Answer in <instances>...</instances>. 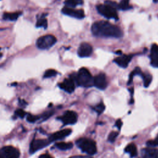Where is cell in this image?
I'll list each match as a JSON object with an SVG mask.
<instances>
[{"label": "cell", "mask_w": 158, "mask_h": 158, "mask_svg": "<svg viewBox=\"0 0 158 158\" xmlns=\"http://www.w3.org/2000/svg\"><path fill=\"white\" fill-rule=\"evenodd\" d=\"M93 85L99 89H104L107 86V82L106 75L104 73H100L93 78Z\"/></svg>", "instance_id": "10"}, {"label": "cell", "mask_w": 158, "mask_h": 158, "mask_svg": "<svg viewBox=\"0 0 158 158\" xmlns=\"http://www.w3.org/2000/svg\"><path fill=\"white\" fill-rule=\"evenodd\" d=\"M57 41L56 37L51 35H47L40 37L36 41V46L40 49H48L51 48Z\"/></svg>", "instance_id": "5"}, {"label": "cell", "mask_w": 158, "mask_h": 158, "mask_svg": "<svg viewBox=\"0 0 158 158\" xmlns=\"http://www.w3.org/2000/svg\"><path fill=\"white\" fill-rule=\"evenodd\" d=\"M54 112L52 111V110H49V111H48V112H46L44 113H43L42 115H41V118H43V120H46L48 119L49 117H50L52 114H53Z\"/></svg>", "instance_id": "30"}, {"label": "cell", "mask_w": 158, "mask_h": 158, "mask_svg": "<svg viewBox=\"0 0 158 158\" xmlns=\"http://www.w3.org/2000/svg\"><path fill=\"white\" fill-rule=\"evenodd\" d=\"M15 115L20 118H23L25 117V115H26V113L24 110H23L22 109H17L15 110Z\"/></svg>", "instance_id": "29"}, {"label": "cell", "mask_w": 158, "mask_h": 158, "mask_svg": "<svg viewBox=\"0 0 158 158\" xmlns=\"http://www.w3.org/2000/svg\"><path fill=\"white\" fill-rule=\"evenodd\" d=\"M57 118L61 120L64 125H72L77 121V114L73 111L68 110Z\"/></svg>", "instance_id": "7"}, {"label": "cell", "mask_w": 158, "mask_h": 158, "mask_svg": "<svg viewBox=\"0 0 158 158\" xmlns=\"http://www.w3.org/2000/svg\"><path fill=\"white\" fill-rule=\"evenodd\" d=\"M132 73H133L134 76H135V75H139V76H141V77L143 75V73L142 72L141 69H140L139 67H136L135 68V69L132 71Z\"/></svg>", "instance_id": "32"}, {"label": "cell", "mask_w": 158, "mask_h": 158, "mask_svg": "<svg viewBox=\"0 0 158 158\" xmlns=\"http://www.w3.org/2000/svg\"><path fill=\"white\" fill-rule=\"evenodd\" d=\"M98 12L105 18L109 19H114L117 20L118 19V14L117 12V9L112 6L107 4H99L96 6Z\"/></svg>", "instance_id": "4"}, {"label": "cell", "mask_w": 158, "mask_h": 158, "mask_svg": "<svg viewBox=\"0 0 158 158\" xmlns=\"http://www.w3.org/2000/svg\"><path fill=\"white\" fill-rule=\"evenodd\" d=\"M64 3L66 7L74 8L77 6L83 4V0H65Z\"/></svg>", "instance_id": "19"}, {"label": "cell", "mask_w": 158, "mask_h": 158, "mask_svg": "<svg viewBox=\"0 0 158 158\" xmlns=\"http://www.w3.org/2000/svg\"><path fill=\"white\" fill-rule=\"evenodd\" d=\"M118 136V133L116 131H112L108 136V141L110 143H113L115 141L116 138Z\"/></svg>", "instance_id": "27"}, {"label": "cell", "mask_w": 158, "mask_h": 158, "mask_svg": "<svg viewBox=\"0 0 158 158\" xmlns=\"http://www.w3.org/2000/svg\"><path fill=\"white\" fill-rule=\"evenodd\" d=\"M59 86L65 91L71 93L74 91L75 88V81L70 77L69 78H65L62 83H59Z\"/></svg>", "instance_id": "12"}, {"label": "cell", "mask_w": 158, "mask_h": 158, "mask_svg": "<svg viewBox=\"0 0 158 158\" xmlns=\"http://www.w3.org/2000/svg\"><path fill=\"white\" fill-rule=\"evenodd\" d=\"M91 30L93 35L98 37L118 38L123 36V32L119 27L106 21L94 22Z\"/></svg>", "instance_id": "1"}, {"label": "cell", "mask_w": 158, "mask_h": 158, "mask_svg": "<svg viewBox=\"0 0 158 158\" xmlns=\"http://www.w3.org/2000/svg\"><path fill=\"white\" fill-rule=\"evenodd\" d=\"M62 12L65 15L78 19H81L85 17V13L82 9H75L65 6L62 9Z\"/></svg>", "instance_id": "9"}, {"label": "cell", "mask_w": 158, "mask_h": 158, "mask_svg": "<svg viewBox=\"0 0 158 158\" xmlns=\"http://www.w3.org/2000/svg\"><path fill=\"white\" fill-rule=\"evenodd\" d=\"M0 50H1V48H0Z\"/></svg>", "instance_id": "39"}, {"label": "cell", "mask_w": 158, "mask_h": 158, "mask_svg": "<svg viewBox=\"0 0 158 158\" xmlns=\"http://www.w3.org/2000/svg\"><path fill=\"white\" fill-rule=\"evenodd\" d=\"M70 77L78 86L86 88L93 86V77L86 68H81L77 74H72Z\"/></svg>", "instance_id": "2"}, {"label": "cell", "mask_w": 158, "mask_h": 158, "mask_svg": "<svg viewBox=\"0 0 158 158\" xmlns=\"http://www.w3.org/2000/svg\"><path fill=\"white\" fill-rule=\"evenodd\" d=\"M154 2H158V0H153Z\"/></svg>", "instance_id": "38"}, {"label": "cell", "mask_w": 158, "mask_h": 158, "mask_svg": "<svg viewBox=\"0 0 158 158\" xmlns=\"http://www.w3.org/2000/svg\"><path fill=\"white\" fill-rule=\"evenodd\" d=\"M93 109L99 115V114H102L104 112V110H105V106L102 102H100L98 105L93 107Z\"/></svg>", "instance_id": "24"}, {"label": "cell", "mask_w": 158, "mask_h": 158, "mask_svg": "<svg viewBox=\"0 0 158 158\" xmlns=\"http://www.w3.org/2000/svg\"><path fill=\"white\" fill-rule=\"evenodd\" d=\"M70 158H92V157L89 156H75L70 157Z\"/></svg>", "instance_id": "35"}, {"label": "cell", "mask_w": 158, "mask_h": 158, "mask_svg": "<svg viewBox=\"0 0 158 158\" xmlns=\"http://www.w3.org/2000/svg\"><path fill=\"white\" fill-rule=\"evenodd\" d=\"M76 144L83 152L89 155H93L97 152L96 143L91 139L80 138L76 141Z\"/></svg>", "instance_id": "3"}, {"label": "cell", "mask_w": 158, "mask_h": 158, "mask_svg": "<svg viewBox=\"0 0 158 158\" xmlns=\"http://www.w3.org/2000/svg\"><path fill=\"white\" fill-rule=\"evenodd\" d=\"M71 132H72V130L70 129H64L52 134L49 137L48 139L49 140L50 142H52L59 139H62L65 137L69 136L71 133Z\"/></svg>", "instance_id": "13"}, {"label": "cell", "mask_w": 158, "mask_h": 158, "mask_svg": "<svg viewBox=\"0 0 158 158\" xmlns=\"http://www.w3.org/2000/svg\"><path fill=\"white\" fill-rule=\"evenodd\" d=\"M141 158H158V149L151 147L144 148L141 152Z\"/></svg>", "instance_id": "15"}, {"label": "cell", "mask_w": 158, "mask_h": 158, "mask_svg": "<svg viewBox=\"0 0 158 158\" xmlns=\"http://www.w3.org/2000/svg\"><path fill=\"white\" fill-rule=\"evenodd\" d=\"M116 54H118V55H121L122 54V51H116L115 52Z\"/></svg>", "instance_id": "37"}, {"label": "cell", "mask_w": 158, "mask_h": 158, "mask_svg": "<svg viewBox=\"0 0 158 158\" xmlns=\"http://www.w3.org/2000/svg\"><path fill=\"white\" fill-rule=\"evenodd\" d=\"M151 65L156 68H158V45L153 44L151 46L150 53Z\"/></svg>", "instance_id": "16"}, {"label": "cell", "mask_w": 158, "mask_h": 158, "mask_svg": "<svg viewBox=\"0 0 158 158\" xmlns=\"http://www.w3.org/2000/svg\"><path fill=\"white\" fill-rule=\"evenodd\" d=\"M36 26L37 27H43L44 28H47V27H48V21H47V19L45 18L44 15H43L42 17H41V18H40L37 20Z\"/></svg>", "instance_id": "23"}, {"label": "cell", "mask_w": 158, "mask_h": 158, "mask_svg": "<svg viewBox=\"0 0 158 158\" xmlns=\"http://www.w3.org/2000/svg\"><path fill=\"white\" fill-rule=\"evenodd\" d=\"M19 105L22 107H25V106L27 104L26 101L23 99H19Z\"/></svg>", "instance_id": "34"}, {"label": "cell", "mask_w": 158, "mask_h": 158, "mask_svg": "<svg viewBox=\"0 0 158 158\" xmlns=\"http://www.w3.org/2000/svg\"><path fill=\"white\" fill-rule=\"evenodd\" d=\"M104 4H107V5H109L110 6H112V7L115 8L116 9H118V4H117L115 2L112 1L110 0H107L104 2Z\"/></svg>", "instance_id": "31"}, {"label": "cell", "mask_w": 158, "mask_h": 158, "mask_svg": "<svg viewBox=\"0 0 158 158\" xmlns=\"http://www.w3.org/2000/svg\"><path fill=\"white\" fill-rule=\"evenodd\" d=\"M56 146L60 150H68L70 149L73 147V144L72 143H64L60 142L56 144Z\"/></svg>", "instance_id": "21"}, {"label": "cell", "mask_w": 158, "mask_h": 158, "mask_svg": "<svg viewBox=\"0 0 158 158\" xmlns=\"http://www.w3.org/2000/svg\"><path fill=\"white\" fill-rule=\"evenodd\" d=\"M39 158H52V157L48 154H41V156H40Z\"/></svg>", "instance_id": "36"}, {"label": "cell", "mask_w": 158, "mask_h": 158, "mask_svg": "<svg viewBox=\"0 0 158 158\" xmlns=\"http://www.w3.org/2000/svg\"><path fill=\"white\" fill-rule=\"evenodd\" d=\"M21 12H14V13H4L3 14V19L7 20L14 21L16 20L19 17L20 15Z\"/></svg>", "instance_id": "18"}, {"label": "cell", "mask_w": 158, "mask_h": 158, "mask_svg": "<svg viewBox=\"0 0 158 158\" xmlns=\"http://www.w3.org/2000/svg\"><path fill=\"white\" fill-rule=\"evenodd\" d=\"M49 140L48 139H33L30 146L29 152L33 154L37 151L43 149L50 144Z\"/></svg>", "instance_id": "8"}, {"label": "cell", "mask_w": 158, "mask_h": 158, "mask_svg": "<svg viewBox=\"0 0 158 158\" xmlns=\"http://www.w3.org/2000/svg\"><path fill=\"white\" fill-rule=\"evenodd\" d=\"M20 152L12 146H6L0 149V158H19Z\"/></svg>", "instance_id": "6"}, {"label": "cell", "mask_w": 158, "mask_h": 158, "mask_svg": "<svg viewBox=\"0 0 158 158\" xmlns=\"http://www.w3.org/2000/svg\"><path fill=\"white\" fill-rule=\"evenodd\" d=\"M57 72L56 70H54V69H49L47 70L44 74V78H50V77H54L57 75Z\"/></svg>", "instance_id": "25"}, {"label": "cell", "mask_w": 158, "mask_h": 158, "mask_svg": "<svg viewBox=\"0 0 158 158\" xmlns=\"http://www.w3.org/2000/svg\"><path fill=\"white\" fill-rule=\"evenodd\" d=\"M143 80V83H144V86L147 88L149 86L150 83H151L152 81V76L151 74L149 73H143V75L141 76Z\"/></svg>", "instance_id": "22"}, {"label": "cell", "mask_w": 158, "mask_h": 158, "mask_svg": "<svg viewBox=\"0 0 158 158\" xmlns=\"http://www.w3.org/2000/svg\"><path fill=\"white\" fill-rule=\"evenodd\" d=\"M130 0H121L118 4V9L122 10H127L132 8V6L129 4Z\"/></svg>", "instance_id": "20"}, {"label": "cell", "mask_w": 158, "mask_h": 158, "mask_svg": "<svg viewBox=\"0 0 158 158\" xmlns=\"http://www.w3.org/2000/svg\"><path fill=\"white\" fill-rule=\"evenodd\" d=\"M125 151L128 153L131 157H134L137 155L136 147L133 143H130L128 144L125 149Z\"/></svg>", "instance_id": "17"}, {"label": "cell", "mask_w": 158, "mask_h": 158, "mask_svg": "<svg viewBox=\"0 0 158 158\" xmlns=\"http://www.w3.org/2000/svg\"><path fill=\"white\" fill-rule=\"evenodd\" d=\"M146 144H147V146H148L149 147H151V148L157 146H158V135H157V136H156V138L155 139L148 141L147 143H146Z\"/></svg>", "instance_id": "26"}, {"label": "cell", "mask_w": 158, "mask_h": 158, "mask_svg": "<svg viewBox=\"0 0 158 158\" xmlns=\"http://www.w3.org/2000/svg\"><path fill=\"white\" fill-rule=\"evenodd\" d=\"M77 53L78 56L80 57H89L93 53V48L88 43H82L78 47Z\"/></svg>", "instance_id": "11"}, {"label": "cell", "mask_w": 158, "mask_h": 158, "mask_svg": "<svg viewBox=\"0 0 158 158\" xmlns=\"http://www.w3.org/2000/svg\"><path fill=\"white\" fill-rule=\"evenodd\" d=\"M133 55H120L119 57L115 58L114 60V62L116 63L119 67L122 68L127 67L129 64L131 59H132Z\"/></svg>", "instance_id": "14"}, {"label": "cell", "mask_w": 158, "mask_h": 158, "mask_svg": "<svg viewBox=\"0 0 158 158\" xmlns=\"http://www.w3.org/2000/svg\"><path fill=\"white\" fill-rule=\"evenodd\" d=\"M115 125L117 126V127L120 130L122 126V122L121 121V120L118 119L115 122Z\"/></svg>", "instance_id": "33"}, {"label": "cell", "mask_w": 158, "mask_h": 158, "mask_svg": "<svg viewBox=\"0 0 158 158\" xmlns=\"http://www.w3.org/2000/svg\"><path fill=\"white\" fill-rule=\"evenodd\" d=\"M38 119H39L38 117L35 116V115H31V114H28L27 116V120L28 122H30V123H34Z\"/></svg>", "instance_id": "28"}]
</instances>
